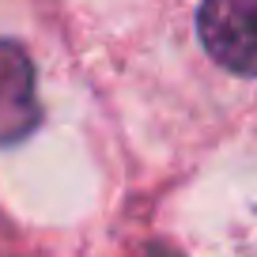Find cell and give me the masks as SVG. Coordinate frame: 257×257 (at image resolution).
<instances>
[{
    "instance_id": "cell-2",
    "label": "cell",
    "mask_w": 257,
    "mask_h": 257,
    "mask_svg": "<svg viewBox=\"0 0 257 257\" xmlns=\"http://www.w3.org/2000/svg\"><path fill=\"white\" fill-rule=\"evenodd\" d=\"M34 64L19 42H0V144H19L38 128Z\"/></svg>"
},
{
    "instance_id": "cell-1",
    "label": "cell",
    "mask_w": 257,
    "mask_h": 257,
    "mask_svg": "<svg viewBox=\"0 0 257 257\" xmlns=\"http://www.w3.org/2000/svg\"><path fill=\"white\" fill-rule=\"evenodd\" d=\"M197 34L208 57L227 72L257 76V0H204Z\"/></svg>"
}]
</instances>
